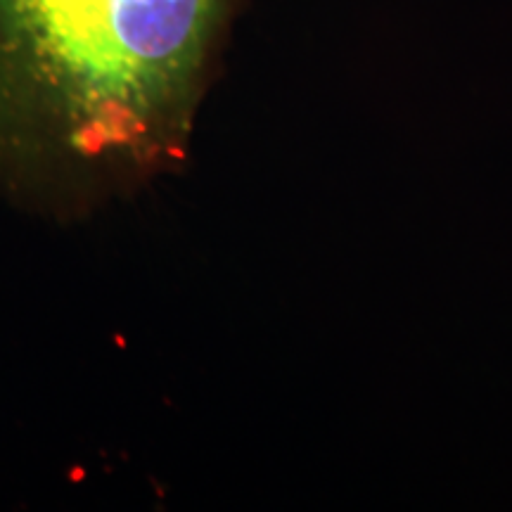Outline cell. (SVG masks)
I'll return each instance as SVG.
<instances>
[{
    "label": "cell",
    "instance_id": "1",
    "mask_svg": "<svg viewBox=\"0 0 512 512\" xmlns=\"http://www.w3.org/2000/svg\"><path fill=\"white\" fill-rule=\"evenodd\" d=\"M233 0H0V174L93 192L181 162Z\"/></svg>",
    "mask_w": 512,
    "mask_h": 512
}]
</instances>
